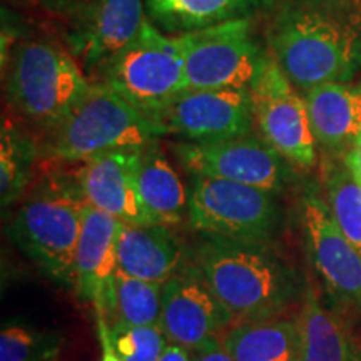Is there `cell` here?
<instances>
[{"mask_svg": "<svg viewBox=\"0 0 361 361\" xmlns=\"http://www.w3.org/2000/svg\"><path fill=\"white\" fill-rule=\"evenodd\" d=\"M102 71L104 84L156 123L166 107L188 89L178 37L162 32L151 19L141 35Z\"/></svg>", "mask_w": 361, "mask_h": 361, "instance_id": "obj_6", "label": "cell"}, {"mask_svg": "<svg viewBox=\"0 0 361 361\" xmlns=\"http://www.w3.org/2000/svg\"><path fill=\"white\" fill-rule=\"evenodd\" d=\"M62 348L64 336L56 329L8 322L0 333V361H54Z\"/></svg>", "mask_w": 361, "mask_h": 361, "instance_id": "obj_26", "label": "cell"}, {"mask_svg": "<svg viewBox=\"0 0 361 361\" xmlns=\"http://www.w3.org/2000/svg\"><path fill=\"white\" fill-rule=\"evenodd\" d=\"M89 87L74 57L56 44L27 40L11 52L7 97L13 109L40 128H56Z\"/></svg>", "mask_w": 361, "mask_h": 361, "instance_id": "obj_5", "label": "cell"}, {"mask_svg": "<svg viewBox=\"0 0 361 361\" xmlns=\"http://www.w3.org/2000/svg\"><path fill=\"white\" fill-rule=\"evenodd\" d=\"M233 322L234 316L191 259L162 284L159 324L169 343L194 350Z\"/></svg>", "mask_w": 361, "mask_h": 361, "instance_id": "obj_13", "label": "cell"}, {"mask_svg": "<svg viewBox=\"0 0 361 361\" xmlns=\"http://www.w3.org/2000/svg\"><path fill=\"white\" fill-rule=\"evenodd\" d=\"M183 49L188 89H250L264 51L252 19L229 20L176 35Z\"/></svg>", "mask_w": 361, "mask_h": 361, "instance_id": "obj_9", "label": "cell"}, {"mask_svg": "<svg viewBox=\"0 0 361 361\" xmlns=\"http://www.w3.org/2000/svg\"><path fill=\"white\" fill-rule=\"evenodd\" d=\"M314 2H324V4H350L355 0H314Z\"/></svg>", "mask_w": 361, "mask_h": 361, "instance_id": "obj_32", "label": "cell"}, {"mask_svg": "<svg viewBox=\"0 0 361 361\" xmlns=\"http://www.w3.org/2000/svg\"><path fill=\"white\" fill-rule=\"evenodd\" d=\"M322 180L323 196L336 224L361 251V179L343 156L324 154Z\"/></svg>", "mask_w": 361, "mask_h": 361, "instance_id": "obj_23", "label": "cell"}, {"mask_svg": "<svg viewBox=\"0 0 361 361\" xmlns=\"http://www.w3.org/2000/svg\"><path fill=\"white\" fill-rule=\"evenodd\" d=\"M166 129L134 109L107 84H90L64 119L49 130L45 154L67 162H87L114 151H139Z\"/></svg>", "mask_w": 361, "mask_h": 361, "instance_id": "obj_3", "label": "cell"}, {"mask_svg": "<svg viewBox=\"0 0 361 361\" xmlns=\"http://www.w3.org/2000/svg\"><path fill=\"white\" fill-rule=\"evenodd\" d=\"M111 343L123 361H159L168 346V338L161 324L130 326L114 322L109 326Z\"/></svg>", "mask_w": 361, "mask_h": 361, "instance_id": "obj_27", "label": "cell"}, {"mask_svg": "<svg viewBox=\"0 0 361 361\" xmlns=\"http://www.w3.org/2000/svg\"><path fill=\"white\" fill-rule=\"evenodd\" d=\"M123 221L85 202L75 250V293L109 314L117 273V239Z\"/></svg>", "mask_w": 361, "mask_h": 361, "instance_id": "obj_14", "label": "cell"}, {"mask_svg": "<svg viewBox=\"0 0 361 361\" xmlns=\"http://www.w3.org/2000/svg\"><path fill=\"white\" fill-rule=\"evenodd\" d=\"M152 24L178 35L229 20L247 19L273 0H144Z\"/></svg>", "mask_w": 361, "mask_h": 361, "instance_id": "obj_20", "label": "cell"}, {"mask_svg": "<svg viewBox=\"0 0 361 361\" xmlns=\"http://www.w3.org/2000/svg\"><path fill=\"white\" fill-rule=\"evenodd\" d=\"M301 348L298 361H361L348 326L336 310H328L308 286L300 316Z\"/></svg>", "mask_w": 361, "mask_h": 361, "instance_id": "obj_22", "label": "cell"}, {"mask_svg": "<svg viewBox=\"0 0 361 361\" xmlns=\"http://www.w3.org/2000/svg\"><path fill=\"white\" fill-rule=\"evenodd\" d=\"M159 361H191V350L180 345H174V343H168Z\"/></svg>", "mask_w": 361, "mask_h": 361, "instance_id": "obj_31", "label": "cell"}, {"mask_svg": "<svg viewBox=\"0 0 361 361\" xmlns=\"http://www.w3.org/2000/svg\"><path fill=\"white\" fill-rule=\"evenodd\" d=\"M189 250L166 224H126L117 239V269L164 284L188 263Z\"/></svg>", "mask_w": 361, "mask_h": 361, "instance_id": "obj_17", "label": "cell"}, {"mask_svg": "<svg viewBox=\"0 0 361 361\" xmlns=\"http://www.w3.org/2000/svg\"><path fill=\"white\" fill-rule=\"evenodd\" d=\"M135 180L144 204L157 223L174 226L188 219V189L157 141L137 151Z\"/></svg>", "mask_w": 361, "mask_h": 361, "instance_id": "obj_19", "label": "cell"}, {"mask_svg": "<svg viewBox=\"0 0 361 361\" xmlns=\"http://www.w3.org/2000/svg\"><path fill=\"white\" fill-rule=\"evenodd\" d=\"M303 96L318 147L345 156L361 134V80L323 84Z\"/></svg>", "mask_w": 361, "mask_h": 361, "instance_id": "obj_18", "label": "cell"}, {"mask_svg": "<svg viewBox=\"0 0 361 361\" xmlns=\"http://www.w3.org/2000/svg\"><path fill=\"white\" fill-rule=\"evenodd\" d=\"M135 156L137 151H114L94 157L84 162L75 183L89 206L126 224L157 223L139 192Z\"/></svg>", "mask_w": 361, "mask_h": 361, "instance_id": "obj_15", "label": "cell"}, {"mask_svg": "<svg viewBox=\"0 0 361 361\" xmlns=\"http://www.w3.org/2000/svg\"><path fill=\"white\" fill-rule=\"evenodd\" d=\"M171 151L188 174L207 176L281 194L295 183V166L259 134L218 142L179 141Z\"/></svg>", "mask_w": 361, "mask_h": 361, "instance_id": "obj_11", "label": "cell"}, {"mask_svg": "<svg viewBox=\"0 0 361 361\" xmlns=\"http://www.w3.org/2000/svg\"><path fill=\"white\" fill-rule=\"evenodd\" d=\"M255 124L261 137L296 169H313L318 144L311 129L308 107L269 52L261 57L251 84Z\"/></svg>", "mask_w": 361, "mask_h": 361, "instance_id": "obj_8", "label": "cell"}, {"mask_svg": "<svg viewBox=\"0 0 361 361\" xmlns=\"http://www.w3.org/2000/svg\"><path fill=\"white\" fill-rule=\"evenodd\" d=\"M266 37L269 54L301 94L350 82L361 71V4L283 0Z\"/></svg>", "mask_w": 361, "mask_h": 361, "instance_id": "obj_1", "label": "cell"}, {"mask_svg": "<svg viewBox=\"0 0 361 361\" xmlns=\"http://www.w3.org/2000/svg\"><path fill=\"white\" fill-rule=\"evenodd\" d=\"M84 206L78 183L49 180L24 197L7 226L13 245L66 290H75V250Z\"/></svg>", "mask_w": 361, "mask_h": 361, "instance_id": "obj_4", "label": "cell"}, {"mask_svg": "<svg viewBox=\"0 0 361 361\" xmlns=\"http://www.w3.org/2000/svg\"><path fill=\"white\" fill-rule=\"evenodd\" d=\"M186 142H218L256 129L250 89H186L157 119Z\"/></svg>", "mask_w": 361, "mask_h": 361, "instance_id": "obj_12", "label": "cell"}, {"mask_svg": "<svg viewBox=\"0 0 361 361\" xmlns=\"http://www.w3.org/2000/svg\"><path fill=\"white\" fill-rule=\"evenodd\" d=\"M189 259L241 323L278 318L308 291L300 271L271 243L200 234Z\"/></svg>", "mask_w": 361, "mask_h": 361, "instance_id": "obj_2", "label": "cell"}, {"mask_svg": "<svg viewBox=\"0 0 361 361\" xmlns=\"http://www.w3.org/2000/svg\"><path fill=\"white\" fill-rule=\"evenodd\" d=\"M191 361H234V358L226 348L223 338L216 335L191 350Z\"/></svg>", "mask_w": 361, "mask_h": 361, "instance_id": "obj_28", "label": "cell"}, {"mask_svg": "<svg viewBox=\"0 0 361 361\" xmlns=\"http://www.w3.org/2000/svg\"><path fill=\"white\" fill-rule=\"evenodd\" d=\"M234 361H298L301 348L300 318L243 322L224 333Z\"/></svg>", "mask_w": 361, "mask_h": 361, "instance_id": "obj_21", "label": "cell"}, {"mask_svg": "<svg viewBox=\"0 0 361 361\" xmlns=\"http://www.w3.org/2000/svg\"><path fill=\"white\" fill-rule=\"evenodd\" d=\"M311 268L338 308L361 313V251L336 224L323 192L308 188L298 207Z\"/></svg>", "mask_w": 361, "mask_h": 361, "instance_id": "obj_10", "label": "cell"}, {"mask_svg": "<svg viewBox=\"0 0 361 361\" xmlns=\"http://www.w3.org/2000/svg\"><path fill=\"white\" fill-rule=\"evenodd\" d=\"M162 313V284L133 278L117 269L114 298L109 314L130 326L159 324Z\"/></svg>", "mask_w": 361, "mask_h": 361, "instance_id": "obj_25", "label": "cell"}, {"mask_svg": "<svg viewBox=\"0 0 361 361\" xmlns=\"http://www.w3.org/2000/svg\"><path fill=\"white\" fill-rule=\"evenodd\" d=\"M37 146L12 121H2L0 130V200L2 207L24 197L34 173Z\"/></svg>", "mask_w": 361, "mask_h": 361, "instance_id": "obj_24", "label": "cell"}, {"mask_svg": "<svg viewBox=\"0 0 361 361\" xmlns=\"http://www.w3.org/2000/svg\"><path fill=\"white\" fill-rule=\"evenodd\" d=\"M147 22L144 0H96L75 39V51L87 67L104 69L141 35Z\"/></svg>", "mask_w": 361, "mask_h": 361, "instance_id": "obj_16", "label": "cell"}, {"mask_svg": "<svg viewBox=\"0 0 361 361\" xmlns=\"http://www.w3.org/2000/svg\"><path fill=\"white\" fill-rule=\"evenodd\" d=\"M188 224L206 236L271 243L283 228L278 194L233 180L189 174Z\"/></svg>", "mask_w": 361, "mask_h": 361, "instance_id": "obj_7", "label": "cell"}, {"mask_svg": "<svg viewBox=\"0 0 361 361\" xmlns=\"http://www.w3.org/2000/svg\"><path fill=\"white\" fill-rule=\"evenodd\" d=\"M343 159L348 164V168L361 179V134L356 137L353 146L345 152Z\"/></svg>", "mask_w": 361, "mask_h": 361, "instance_id": "obj_30", "label": "cell"}, {"mask_svg": "<svg viewBox=\"0 0 361 361\" xmlns=\"http://www.w3.org/2000/svg\"><path fill=\"white\" fill-rule=\"evenodd\" d=\"M96 313H97V324H99V338H101V346H102L101 361H123L119 358V355L116 353L114 346H112L111 343L107 316L104 314L102 310H96Z\"/></svg>", "mask_w": 361, "mask_h": 361, "instance_id": "obj_29", "label": "cell"}]
</instances>
